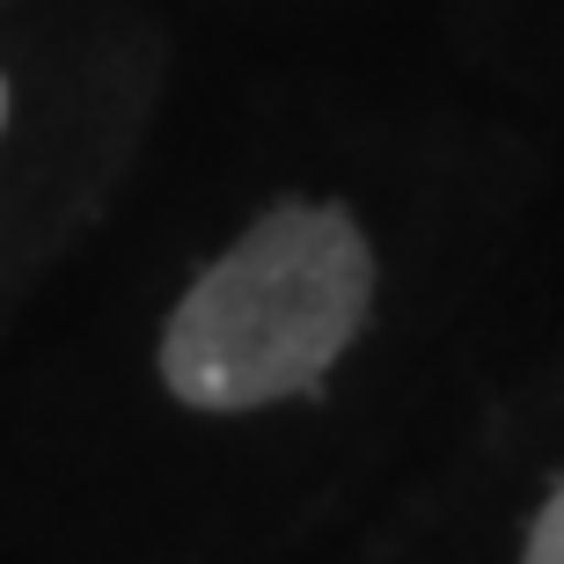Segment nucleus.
Returning a JSON list of instances; mask_svg holds the SVG:
<instances>
[{
    "instance_id": "obj_1",
    "label": "nucleus",
    "mask_w": 564,
    "mask_h": 564,
    "mask_svg": "<svg viewBox=\"0 0 564 564\" xmlns=\"http://www.w3.org/2000/svg\"><path fill=\"white\" fill-rule=\"evenodd\" d=\"M375 308V250L352 206H272L162 330V381L191 411H264L323 389Z\"/></svg>"
},
{
    "instance_id": "obj_2",
    "label": "nucleus",
    "mask_w": 564,
    "mask_h": 564,
    "mask_svg": "<svg viewBox=\"0 0 564 564\" xmlns=\"http://www.w3.org/2000/svg\"><path fill=\"white\" fill-rule=\"evenodd\" d=\"M521 564H564V484L550 491V506L535 513V528H528Z\"/></svg>"
},
{
    "instance_id": "obj_3",
    "label": "nucleus",
    "mask_w": 564,
    "mask_h": 564,
    "mask_svg": "<svg viewBox=\"0 0 564 564\" xmlns=\"http://www.w3.org/2000/svg\"><path fill=\"white\" fill-rule=\"evenodd\" d=\"M0 126H8V82H0Z\"/></svg>"
}]
</instances>
